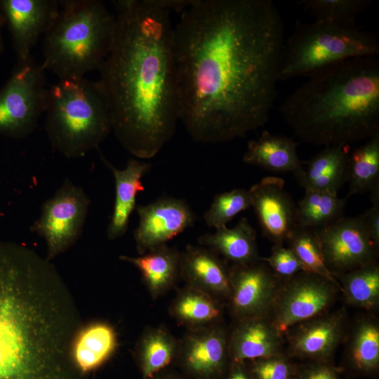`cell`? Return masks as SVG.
<instances>
[{"instance_id": "obj_1", "label": "cell", "mask_w": 379, "mask_h": 379, "mask_svg": "<svg viewBox=\"0 0 379 379\" xmlns=\"http://www.w3.org/2000/svg\"><path fill=\"white\" fill-rule=\"evenodd\" d=\"M284 22L271 0H194L173 27L179 117L218 143L264 126L276 100Z\"/></svg>"}, {"instance_id": "obj_2", "label": "cell", "mask_w": 379, "mask_h": 379, "mask_svg": "<svg viewBox=\"0 0 379 379\" xmlns=\"http://www.w3.org/2000/svg\"><path fill=\"white\" fill-rule=\"evenodd\" d=\"M113 2L115 32L98 81L116 138L135 157L149 159L180 120L171 11L159 0Z\"/></svg>"}, {"instance_id": "obj_3", "label": "cell", "mask_w": 379, "mask_h": 379, "mask_svg": "<svg viewBox=\"0 0 379 379\" xmlns=\"http://www.w3.org/2000/svg\"><path fill=\"white\" fill-rule=\"evenodd\" d=\"M82 325L51 261L0 240V379H86L70 353Z\"/></svg>"}, {"instance_id": "obj_4", "label": "cell", "mask_w": 379, "mask_h": 379, "mask_svg": "<svg viewBox=\"0 0 379 379\" xmlns=\"http://www.w3.org/2000/svg\"><path fill=\"white\" fill-rule=\"evenodd\" d=\"M307 78L279 107L301 141L349 145L379 134L378 57L347 59Z\"/></svg>"}, {"instance_id": "obj_5", "label": "cell", "mask_w": 379, "mask_h": 379, "mask_svg": "<svg viewBox=\"0 0 379 379\" xmlns=\"http://www.w3.org/2000/svg\"><path fill=\"white\" fill-rule=\"evenodd\" d=\"M115 28L116 15L100 1H59L58 14L44 34L42 69L59 79H81L99 70Z\"/></svg>"}, {"instance_id": "obj_6", "label": "cell", "mask_w": 379, "mask_h": 379, "mask_svg": "<svg viewBox=\"0 0 379 379\" xmlns=\"http://www.w3.org/2000/svg\"><path fill=\"white\" fill-rule=\"evenodd\" d=\"M45 112L51 145L67 158L98 149L112 131L109 103L99 81L59 79L48 88Z\"/></svg>"}, {"instance_id": "obj_7", "label": "cell", "mask_w": 379, "mask_h": 379, "mask_svg": "<svg viewBox=\"0 0 379 379\" xmlns=\"http://www.w3.org/2000/svg\"><path fill=\"white\" fill-rule=\"evenodd\" d=\"M378 55L375 34L357 25L297 20L293 34L284 42L279 80L309 77L347 59Z\"/></svg>"}, {"instance_id": "obj_8", "label": "cell", "mask_w": 379, "mask_h": 379, "mask_svg": "<svg viewBox=\"0 0 379 379\" xmlns=\"http://www.w3.org/2000/svg\"><path fill=\"white\" fill-rule=\"evenodd\" d=\"M44 70L31 58L18 62L0 88V135L22 139L36 128L45 112L48 88Z\"/></svg>"}, {"instance_id": "obj_9", "label": "cell", "mask_w": 379, "mask_h": 379, "mask_svg": "<svg viewBox=\"0 0 379 379\" xmlns=\"http://www.w3.org/2000/svg\"><path fill=\"white\" fill-rule=\"evenodd\" d=\"M91 203L84 189L69 178L44 202L30 230L44 239L48 260L67 251L79 239Z\"/></svg>"}, {"instance_id": "obj_10", "label": "cell", "mask_w": 379, "mask_h": 379, "mask_svg": "<svg viewBox=\"0 0 379 379\" xmlns=\"http://www.w3.org/2000/svg\"><path fill=\"white\" fill-rule=\"evenodd\" d=\"M316 230L331 272L351 271L374 262L375 246L370 238L364 214L341 217Z\"/></svg>"}, {"instance_id": "obj_11", "label": "cell", "mask_w": 379, "mask_h": 379, "mask_svg": "<svg viewBox=\"0 0 379 379\" xmlns=\"http://www.w3.org/2000/svg\"><path fill=\"white\" fill-rule=\"evenodd\" d=\"M138 225L133 236L139 255L166 242L192 227L196 216L183 199L161 197L145 205H138Z\"/></svg>"}, {"instance_id": "obj_12", "label": "cell", "mask_w": 379, "mask_h": 379, "mask_svg": "<svg viewBox=\"0 0 379 379\" xmlns=\"http://www.w3.org/2000/svg\"><path fill=\"white\" fill-rule=\"evenodd\" d=\"M58 11L59 1L55 0H0V17L10 32L18 62L32 58V48Z\"/></svg>"}, {"instance_id": "obj_13", "label": "cell", "mask_w": 379, "mask_h": 379, "mask_svg": "<svg viewBox=\"0 0 379 379\" xmlns=\"http://www.w3.org/2000/svg\"><path fill=\"white\" fill-rule=\"evenodd\" d=\"M284 183L279 177L266 176L248 190L262 233L275 244L288 240L297 226L296 206Z\"/></svg>"}, {"instance_id": "obj_14", "label": "cell", "mask_w": 379, "mask_h": 379, "mask_svg": "<svg viewBox=\"0 0 379 379\" xmlns=\"http://www.w3.org/2000/svg\"><path fill=\"white\" fill-rule=\"evenodd\" d=\"M226 352L225 335L213 324L190 329L178 344L177 356L193 379H213L222 371Z\"/></svg>"}, {"instance_id": "obj_15", "label": "cell", "mask_w": 379, "mask_h": 379, "mask_svg": "<svg viewBox=\"0 0 379 379\" xmlns=\"http://www.w3.org/2000/svg\"><path fill=\"white\" fill-rule=\"evenodd\" d=\"M308 274L295 281L284 296L274 320L276 332H286L295 324L316 316L328 305L331 295L328 281Z\"/></svg>"}, {"instance_id": "obj_16", "label": "cell", "mask_w": 379, "mask_h": 379, "mask_svg": "<svg viewBox=\"0 0 379 379\" xmlns=\"http://www.w3.org/2000/svg\"><path fill=\"white\" fill-rule=\"evenodd\" d=\"M230 280L234 312L246 319L257 317L267 306L274 287L268 268L257 262L235 265L230 270Z\"/></svg>"}, {"instance_id": "obj_17", "label": "cell", "mask_w": 379, "mask_h": 379, "mask_svg": "<svg viewBox=\"0 0 379 379\" xmlns=\"http://www.w3.org/2000/svg\"><path fill=\"white\" fill-rule=\"evenodd\" d=\"M100 156L102 162L111 170L114 179V203L107 228V238L114 240L124 236L127 231L129 218L137 206L136 196L145 190L142 179L149 171L152 164L129 159L126 167L120 170L111 164L101 152Z\"/></svg>"}, {"instance_id": "obj_18", "label": "cell", "mask_w": 379, "mask_h": 379, "mask_svg": "<svg viewBox=\"0 0 379 379\" xmlns=\"http://www.w3.org/2000/svg\"><path fill=\"white\" fill-rule=\"evenodd\" d=\"M180 277L188 286L213 298L230 295V270L218 254L204 246L190 245L180 253Z\"/></svg>"}, {"instance_id": "obj_19", "label": "cell", "mask_w": 379, "mask_h": 379, "mask_svg": "<svg viewBox=\"0 0 379 379\" xmlns=\"http://www.w3.org/2000/svg\"><path fill=\"white\" fill-rule=\"evenodd\" d=\"M348 145L327 146L295 173L305 191H317L338 195L347 182Z\"/></svg>"}, {"instance_id": "obj_20", "label": "cell", "mask_w": 379, "mask_h": 379, "mask_svg": "<svg viewBox=\"0 0 379 379\" xmlns=\"http://www.w3.org/2000/svg\"><path fill=\"white\" fill-rule=\"evenodd\" d=\"M116 330L110 324L93 321L83 324L71 345V358L84 375L98 369L107 361L117 347Z\"/></svg>"}, {"instance_id": "obj_21", "label": "cell", "mask_w": 379, "mask_h": 379, "mask_svg": "<svg viewBox=\"0 0 379 379\" xmlns=\"http://www.w3.org/2000/svg\"><path fill=\"white\" fill-rule=\"evenodd\" d=\"M180 253L164 244L138 257L120 255L119 259L140 271L150 295L156 298L170 290L180 277Z\"/></svg>"}, {"instance_id": "obj_22", "label": "cell", "mask_w": 379, "mask_h": 379, "mask_svg": "<svg viewBox=\"0 0 379 379\" xmlns=\"http://www.w3.org/2000/svg\"><path fill=\"white\" fill-rule=\"evenodd\" d=\"M243 161L274 172L294 174L303 166L297 152V144L293 139L267 131L248 142Z\"/></svg>"}, {"instance_id": "obj_23", "label": "cell", "mask_w": 379, "mask_h": 379, "mask_svg": "<svg viewBox=\"0 0 379 379\" xmlns=\"http://www.w3.org/2000/svg\"><path fill=\"white\" fill-rule=\"evenodd\" d=\"M198 241L236 265H248L258 259L256 232L245 218L232 228L224 227L201 236Z\"/></svg>"}, {"instance_id": "obj_24", "label": "cell", "mask_w": 379, "mask_h": 379, "mask_svg": "<svg viewBox=\"0 0 379 379\" xmlns=\"http://www.w3.org/2000/svg\"><path fill=\"white\" fill-rule=\"evenodd\" d=\"M277 347L274 332L257 317L246 319L234 332L230 344L233 360L238 364L246 359L270 358Z\"/></svg>"}, {"instance_id": "obj_25", "label": "cell", "mask_w": 379, "mask_h": 379, "mask_svg": "<svg viewBox=\"0 0 379 379\" xmlns=\"http://www.w3.org/2000/svg\"><path fill=\"white\" fill-rule=\"evenodd\" d=\"M178 343L165 328L146 331L137 346V357L142 379H151L177 356Z\"/></svg>"}, {"instance_id": "obj_26", "label": "cell", "mask_w": 379, "mask_h": 379, "mask_svg": "<svg viewBox=\"0 0 379 379\" xmlns=\"http://www.w3.org/2000/svg\"><path fill=\"white\" fill-rule=\"evenodd\" d=\"M347 197L379 187V134L349 153Z\"/></svg>"}, {"instance_id": "obj_27", "label": "cell", "mask_w": 379, "mask_h": 379, "mask_svg": "<svg viewBox=\"0 0 379 379\" xmlns=\"http://www.w3.org/2000/svg\"><path fill=\"white\" fill-rule=\"evenodd\" d=\"M171 314L180 324L192 329L213 325L220 310L212 296L187 286L172 302Z\"/></svg>"}, {"instance_id": "obj_28", "label": "cell", "mask_w": 379, "mask_h": 379, "mask_svg": "<svg viewBox=\"0 0 379 379\" xmlns=\"http://www.w3.org/2000/svg\"><path fill=\"white\" fill-rule=\"evenodd\" d=\"M346 199L317 191H305L296 206V225L300 227L319 230L340 218Z\"/></svg>"}, {"instance_id": "obj_29", "label": "cell", "mask_w": 379, "mask_h": 379, "mask_svg": "<svg viewBox=\"0 0 379 379\" xmlns=\"http://www.w3.org/2000/svg\"><path fill=\"white\" fill-rule=\"evenodd\" d=\"M288 241L305 272L340 288L326 263L316 230L296 226Z\"/></svg>"}, {"instance_id": "obj_30", "label": "cell", "mask_w": 379, "mask_h": 379, "mask_svg": "<svg viewBox=\"0 0 379 379\" xmlns=\"http://www.w3.org/2000/svg\"><path fill=\"white\" fill-rule=\"evenodd\" d=\"M315 17V20L356 25L359 15L372 4L371 0H302L298 1Z\"/></svg>"}, {"instance_id": "obj_31", "label": "cell", "mask_w": 379, "mask_h": 379, "mask_svg": "<svg viewBox=\"0 0 379 379\" xmlns=\"http://www.w3.org/2000/svg\"><path fill=\"white\" fill-rule=\"evenodd\" d=\"M339 336L338 323L331 319L314 323L298 333L295 350L305 356L320 357L329 353Z\"/></svg>"}, {"instance_id": "obj_32", "label": "cell", "mask_w": 379, "mask_h": 379, "mask_svg": "<svg viewBox=\"0 0 379 379\" xmlns=\"http://www.w3.org/2000/svg\"><path fill=\"white\" fill-rule=\"evenodd\" d=\"M251 197L248 190L234 189L217 194L205 212L206 224L215 230L227 227L237 214L251 207Z\"/></svg>"}, {"instance_id": "obj_33", "label": "cell", "mask_w": 379, "mask_h": 379, "mask_svg": "<svg viewBox=\"0 0 379 379\" xmlns=\"http://www.w3.org/2000/svg\"><path fill=\"white\" fill-rule=\"evenodd\" d=\"M349 298L355 304L368 307L379 295V269L374 262L351 270L343 277Z\"/></svg>"}, {"instance_id": "obj_34", "label": "cell", "mask_w": 379, "mask_h": 379, "mask_svg": "<svg viewBox=\"0 0 379 379\" xmlns=\"http://www.w3.org/2000/svg\"><path fill=\"white\" fill-rule=\"evenodd\" d=\"M353 359L358 368L369 370L379 361V331L371 324H365L359 329L354 343Z\"/></svg>"}, {"instance_id": "obj_35", "label": "cell", "mask_w": 379, "mask_h": 379, "mask_svg": "<svg viewBox=\"0 0 379 379\" xmlns=\"http://www.w3.org/2000/svg\"><path fill=\"white\" fill-rule=\"evenodd\" d=\"M282 244H275L271 255L266 259L276 274L289 277L300 271L305 272L302 265L289 248H284Z\"/></svg>"}, {"instance_id": "obj_36", "label": "cell", "mask_w": 379, "mask_h": 379, "mask_svg": "<svg viewBox=\"0 0 379 379\" xmlns=\"http://www.w3.org/2000/svg\"><path fill=\"white\" fill-rule=\"evenodd\" d=\"M253 372L256 379H288L290 373L284 361L271 357L258 361Z\"/></svg>"}, {"instance_id": "obj_37", "label": "cell", "mask_w": 379, "mask_h": 379, "mask_svg": "<svg viewBox=\"0 0 379 379\" xmlns=\"http://www.w3.org/2000/svg\"><path fill=\"white\" fill-rule=\"evenodd\" d=\"M371 207L365 213L367 230L376 247L379 244V187L371 192Z\"/></svg>"}, {"instance_id": "obj_38", "label": "cell", "mask_w": 379, "mask_h": 379, "mask_svg": "<svg viewBox=\"0 0 379 379\" xmlns=\"http://www.w3.org/2000/svg\"><path fill=\"white\" fill-rule=\"evenodd\" d=\"M305 379H337L335 373L327 367H319L310 371Z\"/></svg>"}, {"instance_id": "obj_39", "label": "cell", "mask_w": 379, "mask_h": 379, "mask_svg": "<svg viewBox=\"0 0 379 379\" xmlns=\"http://www.w3.org/2000/svg\"><path fill=\"white\" fill-rule=\"evenodd\" d=\"M229 379H248L245 371L239 366L236 367L232 372Z\"/></svg>"}, {"instance_id": "obj_40", "label": "cell", "mask_w": 379, "mask_h": 379, "mask_svg": "<svg viewBox=\"0 0 379 379\" xmlns=\"http://www.w3.org/2000/svg\"><path fill=\"white\" fill-rule=\"evenodd\" d=\"M4 25V22L0 17V58L1 55L4 51V39L2 35V26Z\"/></svg>"}, {"instance_id": "obj_41", "label": "cell", "mask_w": 379, "mask_h": 379, "mask_svg": "<svg viewBox=\"0 0 379 379\" xmlns=\"http://www.w3.org/2000/svg\"><path fill=\"white\" fill-rule=\"evenodd\" d=\"M160 379H187V378H184L181 377H177V376H167V377L161 378Z\"/></svg>"}]
</instances>
